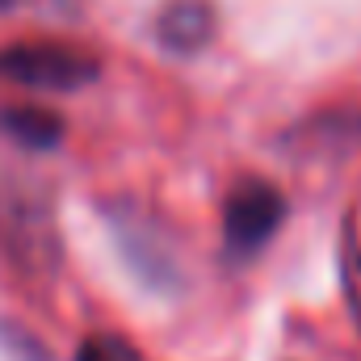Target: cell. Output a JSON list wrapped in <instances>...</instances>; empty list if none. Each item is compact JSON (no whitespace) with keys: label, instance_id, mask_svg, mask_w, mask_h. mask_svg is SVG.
Returning a JSON list of instances; mask_svg holds the SVG:
<instances>
[{"label":"cell","instance_id":"1","mask_svg":"<svg viewBox=\"0 0 361 361\" xmlns=\"http://www.w3.org/2000/svg\"><path fill=\"white\" fill-rule=\"evenodd\" d=\"M0 252L30 281H51L63 265V235L51 197L34 180H0Z\"/></svg>","mask_w":361,"mask_h":361},{"label":"cell","instance_id":"2","mask_svg":"<svg viewBox=\"0 0 361 361\" xmlns=\"http://www.w3.org/2000/svg\"><path fill=\"white\" fill-rule=\"evenodd\" d=\"M101 76L97 55L72 42H13L0 47V80L34 92H76Z\"/></svg>","mask_w":361,"mask_h":361},{"label":"cell","instance_id":"3","mask_svg":"<svg viewBox=\"0 0 361 361\" xmlns=\"http://www.w3.org/2000/svg\"><path fill=\"white\" fill-rule=\"evenodd\" d=\"M286 219V197L281 189L269 185L265 177H244L231 185L227 202H223V235L231 252H257L273 240V231Z\"/></svg>","mask_w":361,"mask_h":361},{"label":"cell","instance_id":"4","mask_svg":"<svg viewBox=\"0 0 361 361\" xmlns=\"http://www.w3.org/2000/svg\"><path fill=\"white\" fill-rule=\"evenodd\" d=\"M219 34V13L210 0H164L156 13V38L173 55H193Z\"/></svg>","mask_w":361,"mask_h":361},{"label":"cell","instance_id":"5","mask_svg":"<svg viewBox=\"0 0 361 361\" xmlns=\"http://www.w3.org/2000/svg\"><path fill=\"white\" fill-rule=\"evenodd\" d=\"M0 126H4L17 143H25V147H51V143H59V135H63V122H59L51 109H38V105L4 109Z\"/></svg>","mask_w":361,"mask_h":361},{"label":"cell","instance_id":"6","mask_svg":"<svg viewBox=\"0 0 361 361\" xmlns=\"http://www.w3.org/2000/svg\"><path fill=\"white\" fill-rule=\"evenodd\" d=\"M76 361H147V357L118 332H92V336H85Z\"/></svg>","mask_w":361,"mask_h":361},{"label":"cell","instance_id":"7","mask_svg":"<svg viewBox=\"0 0 361 361\" xmlns=\"http://www.w3.org/2000/svg\"><path fill=\"white\" fill-rule=\"evenodd\" d=\"M341 265H345V294H349V311L361 328V248L353 235H345V252H341Z\"/></svg>","mask_w":361,"mask_h":361},{"label":"cell","instance_id":"8","mask_svg":"<svg viewBox=\"0 0 361 361\" xmlns=\"http://www.w3.org/2000/svg\"><path fill=\"white\" fill-rule=\"evenodd\" d=\"M13 4H17V0H0V8H13Z\"/></svg>","mask_w":361,"mask_h":361}]
</instances>
